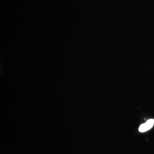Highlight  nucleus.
<instances>
[{
  "instance_id": "f257e3e1",
  "label": "nucleus",
  "mask_w": 154,
  "mask_h": 154,
  "mask_svg": "<svg viewBox=\"0 0 154 154\" xmlns=\"http://www.w3.org/2000/svg\"><path fill=\"white\" fill-rule=\"evenodd\" d=\"M154 119H149L146 122L141 125L139 128V131L140 132H144L147 131L153 126Z\"/></svg>"
}]
</instances>
